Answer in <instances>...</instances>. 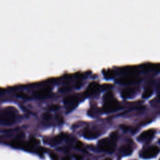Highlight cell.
Wrapping results in <instances>:
<instances>
[{
    "mask_svg": "<svg viewBox=\"0 0 160 160\" xmlns=\"http://www.w3.org/2000/svg\"><path fill=\"white\" fill-rule=\"evenodd\" d=\"M99 89V84L96 81L91 82V83H89L87 89H86L85 94L87 96L93 94L96 92H98Z\"/></svg>",
    "mask_w": 160,
    "mask_h": 160,
    "instance_id": "obj_8",
    "label": "cell"
},
{
    "mask_svg": "<svg viewBox=\"0 0 160 160\" xmlns=\"http://www.w3.org/2000/svg\"><path fill=\"white\" fill-rule=\"evenodd\" d=\"M59 107V104H51V105L49 107V109H51V110H56V109H58Z\"/></svg>",
    "mask_w": 160,
    "mask_h": 160,
    "instance_id": "obj_20",
    "label": "cell"
},
{
    "mask_svg": "<svg viewBox=\"0 0 160 160\" xmlns=\"http://www.w3.org/2000/svg\"><path fill=\"white\" fill-rule=\"evenodd\" d=\"M82 146H83V144H82V142H81V141H78L76 144V148L77 149H81L82 148Z\"/></svg>",
    "mask_w": 160,
    "mask_h": 160,
    "instance_id": "obj_22",
    "label": "cell"
},
{
    "mask_svg": "<svg viewBox=\"0 0 160 160\" xmlns=\"http://www.w3.org/2000/svg\"><path fill=\"white\" fill-rule=\"evenodd\" d=\"M117 81L122 84H130L139 81V79L134 75L127 74L119 78Z\"/></svg>",
    "mask_w": 160,
    "mask_h": 160,
    "instance_id": "obj_6",
    "label": "cell"
},
{
    "mask_svg": "<svg viewBox=\"0 0 160 160\" xmlns=\"http://www.w3.org/2000/svg\"><path fill=\"white\" fill-rule=\"evenodd\" d=\"M17 96H19V97H21V98H27L28 97V95L26 94H25L24 92H18L17 93Z\"/></svg>",
    "mask_w": 160,
    "mask_h": 160,
    "instance_id": "obj_21",
    "label": "cell"
},
{
    "mask_svg": "<svg viewBox=\"0 0 160 160\" xmlns=\"http://www.w3.org/2000/svg\"><path fill=\"white\" fill-rule=\"evenodd\" d=\"M50 156L52 160H58V156L55 153H51L50 154Z\"/></svg>",
    "mask_w": 160,
    "mask_h": 160,
    "instance_id": "obj_23",
    "label": "cell"
},
{
    "mask_svg": "<svg viewBox=\"0 0 160 160\" xmlns=\"http://www.w3.org/2000/svg\"><path fill=\"white\" fill-rule=\"evenodd\" d=\"M63 101L67 112H69L77 106L78 103V99L76 96L69 95L64 98Z\"/></svg>",
    "mask_w": 160,
    "mask_h": 160,
    "instance_id": "obj_4",
    "label": "cell"
},
{
    "mask_svg": "<svg viewBox=\"0 0 160 160\" xmlns=\"http://www.w3.org/2000/svg\"><path fill=\"white\" fill-rule=\"evenodd\" d=\"M111 86V84H104V85L102 86L103 89H108L109 88H110Z\"/></svg>",
    "mask_w": 160,
    "mask_h": 160,
    "instance_id": "obj_25",
    "label": "cell"
},
{
    "mask_svg": "<svg viewBox=\"0 0 160 160\" xmlns=\"http://www.w3.org/2000/svg\"><path fill=\"white\" fill-rule=\"evenodd\" d=\"M159 160H160V159H159Z\"/></svg>",
    "mask_w": 160,
    "mask_h": 160,
    "instance_id": "obj_30",
    "label": "cell"
},
{
    "mask_svg": "<svg viewBox=\"0 0 160 160\" xmlns=\"http://www.w3.org/2000/svg\"><path fill=\"white\" fill-rule=\"evenodd\" d=\"M44 149L43 148H39L38 149V153L40 154H42L43 152H44Z\"/></svg>",
    "mask_w": 160,
    "mask_h": 160,
    "instance_id": "obj_24",
    "label": "cell"
},
{
    "mask_svg": "<svg viewBox=\"0 0 160 160\" xmlns=\"http://www.w3.org/2000/svg\"><path fill=\"white\" fill-rule=\"evenodd\" d=\"M51 116V113H49V112H45L42 114V118L44 119H49Z\"/></svg>",
    "mask_w": 160,
    "mask_h": 160,
    "instance_id": "obj_19",
    "label": "cell"
},
{
    "mask_svg": "<svg viewBox=\"0 0 160 160\" xmlns=\"http://www.w3.org/2000/svg\"><path fill=\"white\" fill-rule=\"evenodd\" d=\"M132 148L129 145H124L121 148V153L124 156H128L131 154Z\"/></svg>",
    "mask_w": 160,
    "mask_h": 160,
    "instance_id": "obj_16",
    "label": "cell"
},
{
    "mask_svg": "<svg viewBox=\"0 0 160 160\" xmlns=\"http://www.w3.org/2000/svg\"><path fill=\"white\" fill-rule=\"evenodd\" d=\"M154 135V131L153 129H148L143 131L139 136L138 140L141 141H145L151 139Z\"/></svg>",
    "mask_w": 160,
    "mask_h": 160,
    "instance_id": "obj_9",
    "label": "cell"
},
{
    "mask_svg": "<svg viewBox=\"0 0 160 160\" xmlns=\"http://www.w3.org/2000/svg\"><path fill=\"white\" fill-rule=\"evenodd\" d=\"M142 67L144 69H153L156 71H160L159 63H146L142 64Z\"/></svg>",
    "mask_w": 160,
    "mask_h": 160,
    "instance_id": "obj_12",
    "label": "cell"
},
{
    "mask_svg": "<svg viewBox=\"0 0 160 160\" xmlns=\"http://www.w3.org/2000/svg\"><path fill=\"white\" fill-rule=\"evenodd\" d=\"M16 112L14 108L7 106L0 109V124L3 125H10L16 120Z\"/></svg>",
    "mask_w": 160,
    "mask_h": 160,
    "instance_id": "obj_2",
    "label": "cell"
},
{
    "mask_svg": "<svg viewBox=\"0 0 160 160\" xmlns=\"http://www.w3.org/2000/svg\"><path fill=\"white\" fill-rule=\"evenodd\" d=\"M3 91H4V89H2V88H0V94H1Z\"/></svg>",
    "mask_w": 160,
    "mask_h": 160,
    "instance_id": "obj_27",
    "label": "cell"
},
{
    "mask_svg": "<svg viewBox=\"0 0 160 160\" xmlns=\"http://www.w3.org/2000/svg\"><path fill=\"white\" fill-rule=\"evenodd\" d=\"M104 102L103 104V110L106 112H112L117 110L120 108L119 103L114 98L113 94L111 91L106 92L103 97Z\"/></svg>",
    "mask_w": 160,
    "mask_h": 160,
    "instance_id": "obj_3",
    "label": "cell"
},
{
    "mask_svg": "<svg viewBox=\"0 0 160 160\" xmlns=\"http://www.w3.org/2000/svg\"><path fill=\"white\" fill-rule=\"evenodd\" d=\"M118 138V134L116 132H113L111 134L109 138H102L100 139L98 142V147L102 151L108 152L109 153H112L114 152L116 141Z\"/></svg>",
    "mask_w": 160,
    "mask_h": 160,
    "instance_id": "obj_1",
    "label": "cell"
},
{
    "mask_svg": "<svg viewBox=\"0 0 160 160\" xmlns=\"http://www.w3.org/2000/svg\"><path fill=\"white\" fill-rule=\"evenodd\" d=\"M104 160H112V159H110V158H106V159H105Z\"/></svg>",
    "mask_w": 160,
    "mask_h": 160,
    "instance_id": "obj_28",
    "label": "cell"
},
{
    "mask_svg": "<svg viewBox=\"0 0 160 160\" xmlns=\"http://www.w3.org/2000/svg\"><path fill=\"white\" fill-rule=\"evenodd\" d=\"M159 152V149L157 146H152L146 149L141 154V157L146 159L152 158L156 156Z\"/></svg>",
    "mask_w": 160,
    "mask_h": 160,
    "instance_id": "obj_5",
    "label": "cell"
},
{
    "mask_svg": "<svg viewBox=\"0 0 160 160\" xmlns=\"http://www.w3.org/2000/svg\"><path fill=\"white\" fill-rule=\"evenodd\" d=\"M83 135L86 138L88 139H92V138H95L98 136V133L90 129H85L83 132Z\"/></svg>",
    "mask_w": 160,
    "mask_h": 160,
    "instance_id": "obj_11",
    "label": "cell"
},
{
    "mask_svg": "<svg viewBox=\"0 0 160 160\" xmlns=\"http://www.w3.org/2000/svg\"><path fill=\"white\" fill-rule=\"evenodd\" d=\"M74 157L75 158L77 159V160H81V156H79V155H74Z\"/></svg>",
    "mask_w": 160,
    "mask_h": 160,
    "instance_id": "obj_26",
    "label": "cell"
},
{
    "mask_svg": "<svg viewBox=\"0 0 160 160\" xmlns=\"http://www.w3.org/2000/svg\"><path fill=\"white\" fill-rule=\"evenodd\" d=\"M159 97H160V96H159Z\"/></svg>",
    "mask_w": 160,
    "mask_h": 160,
    "instance_id": "obj_29",
    "label": "cell"
},
{
    "mask_svg": "<svg viewBox=\"0 0 160 160\" xmlns=\"http://www.w3.org/2000/svg\"><path fill=\"white\" fill-rule=\"evenodd\" d=\"M135 88L133 87L128 86L122 89L121 91V96L124 98H129L132 97V96L135 92Z\"/></svg>",
    "mask_w": 160,
    "mask_h": 160,
    "instance_id": "obj_10",
    "label": "cell"
},
{
    "mask_svg": "<svg viewBox=\"0 0 160 160\" xmlns=\"http://www.w3.org/2000/svg\"><path fill=\"white\" fill-rule=\"evenodd\" d=\"M152 94V89L150 88H146L143 93H142V97L144 98H148L149 97H150Z\"/></svg>",
    "mask_w": 160,
    "mask_h": 160,
    "instance_id": "obj_17",
    "label": "cell"
},
{
    "mask_svg": "<svg viewBox=\"0 0 160 160\" xmlns=\"http://www.w3.org/2000/svg\"><path fill=\"white\" fill-rule=\"evenodd\" d=\"M24 142L19 139H16L11 141V145L14 148H22L24 146Z\"/></svg>",
    "mask_w": 160,
    "mask_h": 160,
    "instance_id": "obj_15",
    "label": "cell"
},
{
    "mask_svg": "<svg viewBox=\"0 0 160 160\" xmlns=\"http://www.w3.org/2000/svg\"><path fill=\"white\" fill-rule=\"evenodd\" d=\"M65 134L63 133H61L58 135H57L56 136H55L54 138V139L52 141V144L53 145H56L59 143H60L64 138H65Z\"/></svg>",
    "mask_w": 160,
    "mask_h": 160,
    "instance_id": "obj_13",
    "label": "cell"
},
{
    "mask_svg": "<svg viewBox=\"0 0 160 160\" xmlns=\"http://www.w3.org/2000/svg\"><path fill=\"white\" fill-rule=\"evenodd\" d=\"M52 87L51 86H46L41 89H37L34 92V96L37 98H44L46 97L51 92Z\"/></svg>",
    "mask_w": 160,
    "mask_h": 160,
    "instance_id": "obj_7",
    "label": "cell"
},
{
    "mask_svg": "<svg viewBox=\"0 0 160 160\" xmlns=\"http://www.w3.org/2000/svg\"><path fill=\"white\" fill-rule=\"evenodd\" d=\"M122 71L124 72H126L128 74H131V75H133V74H134V73L138 72L137 68L136 67H134V66L124 67V68H123Z\"/></svg>",
    "mask_w": 160,
    "mask_h": 160,
    "instance_id": "obj_14",
    "label": "cell"
},
{
    "mask_svg": "<svg viewBox=\"0 0 160 160\" xmlns=\"http://www.w3.org/2000/svg\"><path fill=\"white\" fill-rule=\"evenodd\" d=\"M104 76H105L106 78H113L114 76V71H113L112 69H108V70H106V71L104 72Z\"/></svg>",
    "mask_w": 160,
    "mask_h": 160,
    "instance_id": "obj_18",
    "label": "cell"
}]
</instances>
